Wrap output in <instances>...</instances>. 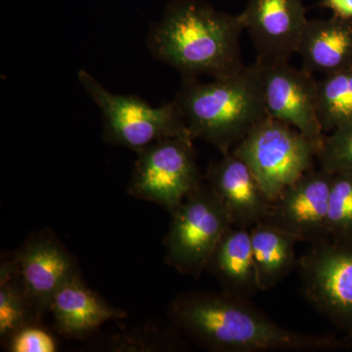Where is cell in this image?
Instances as JSON below:
<instances>
[{
  "label": "cell",
  "instance_id": "obj_1",
  "mask_svg": "<svg viewBox=\"0 0 352 352\" xmlns=\"http://www.w3.org/2000/svg\"><path fill=\"white\" fill-rule=\"evenodd\" d=\"M168 318L178 332L217 352H320L352 349V338L282 327L250 302L226 292H189L171 302Z\"/></svg>",
  "mask_w": 352,
  "mask_h": 352
},
{
  "label": "cell",
  "instance_id": "obj_2",
  "mask_svg": "<svg viewBox=\"0 0 352 352\" xmlns=\"http://www.w3.org/2000/svg\"><path fill=\"white\" fill-rule=\"evenodd\" d=\"M239 16L217 10L203 0H173L147 36V47L157 61L173 67L182 78H222L244 68Z\"/></svg>",
  "mask_w": 352,
  "mask_h": 352
},
{
  "label": "cell",
  "instance_id": "obj_3",
  "mask_svg": "<svg viewBox=\"0 0 352 352\" xmlns=\"http://www.w3.org/2000/svg\"><path fill=\"white\" fill-rule=\"evenodd\" d=\"M173 102L192 138L203 139L222 155L268 117L256 62L212 82L182 78Z\"/></svg>",
  "mask_w": 352,
  "mask_h": 352
},
{
  "label": "cell",
  "instance_id": "obj_4",
  "mask_svg": "<svg viewBox=\"0 0 352 352\" xmlns=\"http://www.w3.org/2000/svg\"><path fill=\"white\" fill-rule=\"evenodd\" d=\"M78 80L100 109L103 138L109 144L138 153L162 139L192 138L175 102L153 107L138 95L112 94L85 69L78 71Z\"/></svg>",
  "mask_w": 352,
  "mask_h": 352
},
{
  "label": "cell",
  "instance_id": "obj_5",
  "mask_svg": "<svg viewBox=\"0 0 352 352\" xmlns=\"http://www.w3.org/2000/svg\"><path fill=\"white\" fill-rule=\"evenodd\" d=\"M170 214L164 238L166 263L198 279L232 224L205 178Z\"/></svg>",
  "mask_w": 352,
  "mask_h": 352
},
{
  "label": "cell",
  "instance_id": "obj_6",
  "mask_svg": "<svg viewBox=\"0 0 352 352\" xmlns=\"http://www.w3.org/2000/svg\"><path fill=\"white\" fill-rule=\"evenodd\" d=\"M319 147L298 129L267 117L232 150L250 166L268 200L314 168Z\"/></svg>",
  "mask_w": 352,
  "mask_h": 352
},
{
  "label": "cell",
  "instance_id": "obj_7",
  "mask_svg": "<svg viewBox=\"0 0 352 352\" xmlns=\"http://www.w3.org/2000/svg\"><path fill=\"white\" fill-rule=\"evenodd\" d=\"M194 139L175 136L156 141L138 153L127 192L173 212L203 182Z\"/></svg>",
  "mask_w": 352,
  "mask_h": 352
},
{
  "label": "cell",
  "instance_id": "obj_8",
  "mask_svg": "<svg viewBox=\"0 0 352 352\" xmlns=\"http://www.w3.org/2000/svg\"><path fill=\"white\" fill-rule=\"evenodd\" d=\"M298 265L308 302L352 338V244L314 243Z\"/></svg>",
  "mask_w": 352,
  "mask_h": 352
},
{
  "label": "cell",
  "instance_id": "obj_9",
  "mask_svg": "<svg viewBox=\"0 0 352 352\" xmlns=\"http://www.w3.org/2000/svg\"><path fill=\"white\" fill-rule=\"evenodd\" d=\"M264 104L271 119L298 129L321 147L324 133L317 112V82L314 74L294 68L289 61L258 58Z\"/></svg>",
  "mask_w": 352,
  "mask_h": 352
},
{
  "label": "cell",
  "instance_id": "obj_10",
  "mask_svg": "<svg viewBox=\"0 0 352 352\" xmlns=\"http://www.w3.org/2000/svg\"><path fill=\"white\" fill-rule=\"evenodd\" d=\"M333 173L308 170L271 201L265 221L310 244L328 238V212Z\"/></svg>",
  "mask_w": 352,
  "mask_h": 352
},
{
  "label": "cell",
  "instance_id": "obj_11",
  "mask_svg": "<svg viewBox=\"0 0 352 352\" xmlns=\"http://www.w3.org/2000/svg\"><path fill=\"white\" fill-rule=\"evenodd\" d=\"M238 16L258 58L271 61H289L308 22L303 0H247Z\"/></svg>",
  "mask_w": 352,
  "mask_h": 352
},
{
  "label": "cell",
  "instance_id": "obj_12",
  "mask_svg": "<svg viewBox=\"0 0 352 352\" xmlns=\"http://www.w3.org/2000/svg\"><path fill=\"white\" fill-rule=\"evenodd\" d=\"M21 284L39 319L68 278L78 272L73 256L52 234L30 238L12 258Z\"/></svg>",
  "mask_w": 352,
  "mask_h": 352
},
{
  "label": "cell",
  "instance_id": "obj_13",
  "mask_svg": "<svg viewBox=\"0 0 352 352\" xmlns=\"http://www.w3.org/2000/svg\"><path fill=\"white\" fill-rule=\"evenodd\" d=\"M205 179L223 206L232 226L250 229L267 219L271 201L250 166L233 152L212 162Z\"/></svg>",
  "mask_w": 352,
  "mask_h": 352
},
{
  "label": "cell",
  "instance_id": "obj_14",
  "mask_svg": "<svg viewBox=\"0 0 352 352\" xmlns=\"http://www.w3.org/2000/svg\"><path fill=\"white\" fill-rule=\"evenodd\" d=\"M50 311L54 316L57 332L68 339H82L106 322L124 318L126 315L88 288L78 272L58 289Z\"/></svg>",
  "mask_w": 352,
  "mask_h": 352
},
{
  "label": "cell",
  "instance_id": "obj_15",
  "mask_svg": "<svg viewBox=\"0 0 352 352\" xmlns=\"http://www.w3.org/2000/svg\"><path fill=\"white\" fill-rule=\"evenodd\" d=\"M296 53L302 69L324 75L352 64V19L333 15L308 20Z\"/></svg>",
  "mask_w": 352,
  "mask_h": 352
},
{
  "label": "cell",
  "instance_id": "obj_16",
  "mask_svg": "<svg viewBox=\"0 0 352 352\" xmlns=\"http://www.w3.org/2000/svg\"><path fill=\"white\" fill-rule=\"evenodd\" d=\"M206 271L229 295L250 300L261 292L250 229L231 226L215 248Z\"/></svg>",
  "mask_w": 352,
  "mask_h": 352
},
{
  "label": "cell",
  "instance_id": "obj_17",
  "mask_svg": "<svg viewBox=\"0 0 352 352\" xmlns=\"http://www.w3.org/2000/svg\"><path fill=\"white\" fill-rule=\"evenodd\" d=\"M252 254L261 292L274 288L293 270L296 261V244L291 234L267 221L250 228Z\"/></svg>",
  "mask_w": 352,
  "mask_h": 352
},
{
  "label": "cell",
  "instance_id": "obj_18",
  "mask_svg": "<svg viewBox=\"0 0 352 352\" xmlns=\"http://www.w3.org/2000/svg\"><path fill=\"white\" fill-rule=\"evenodd\" d=\"M38 321L21 284L13 259L4 261L0 267V337L9 340L23 328L36 325Z\"/></svg>",
  "mask_w": 352,
  "mask_h": 352
},
{
  "label": "cell",
  "instance_id": "obj_19",
  "mask_svg": "<svg viewBox=\"0 0 352 352\" xmlns=\"http://www.w3.org/2000/svg\"><path fill=\"white\" fill-rule=\"evenodd\" d=\"M317 112L325 134L352 120V64L317 82Z\"/></svg>",
  "mask_w": 352,
  "mask_h": 352
},
{
  "label": "cell",
  "instance_id": "obj_20",
  "mask_svg": "<svg viewBox=\"0 0 352 352\" xmlns=\"http://www.w3.org/2000/svg\"><path fill=\"white\" fill-rule=\"evenodd\" d=\"M328 238L352 244V173H333L329 200Z\"/></svg>",
  "mask_w": 352,
  "mask_h": 352
},
{
  "label": "cell",
  "instance_id": "obj_21",
  "mask_svg": "<svg viewBox=\"0 0 352 352\" xmlns=\"http://www.w3.org/2000/svg\"><path fill=\"white\" fill-rule=\"evenodd\" d=\"M316 159L329 173H352V120L325 134Z\"/></svg>",
  "mask_w": 352,
  "mask_h": 352
},
{
  "label": "cell",
  "instance_id": "obj_22",
  "mask_svg": "<svg viewBox=\"0 0 352 352\" xmlns=\"http://www.w3.org/2000/svg\"><path fill=\"white\" fill-rule=\"evenodd\" d=\"M9 351L54 352L56 342L50 333L38 325L28 326L13 335L8 340Z\"/></svg>",
  "mask_w": 352,
  "mask_h": 352
},
{
  "label": "cell",
  "instance_id": "obj_23",
  "mask_svg": "<svg viewBox=\"0 0 352 352\" xmlns=\"http://www.w3.org/2000/svg\"><path fill=\"white\" fill-rule=\"evenodd\" d=\"M321 6L330 9L335 16L352 19V0H323Z\"/></svg>",
  "mask_w": 352,
  "mask_h": 352
}]
</instances>
